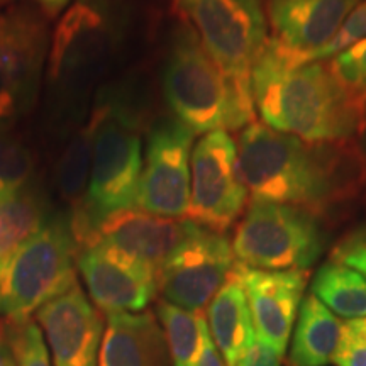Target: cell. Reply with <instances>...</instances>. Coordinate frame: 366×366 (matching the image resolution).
I'll list each match as a JSON object with an SVG mask.
<instances>
[{
  "label": "cell",
  "mask_w": 366,
  "mask_h": 366,
  "mask_svg": "<svg viewBox=\"0 0 366 366\" xmlns=\"http://www.w3.org/2000/svg\"><path fill=\"white\" fill-rule=\"evenodd\" d=\"M346 144H309L253 121L237 141L239 172L251 200L322 212L365 178L363 157Z\"/></svg>",
  "instance_id": "6da1fadb"
},
{
  "label": "cell",
  "mask_w": 366,
  "mask_h": 366,
  "mask_svg": "<svg viewBox=\"0 0 366 366\" xmlns=\"http://www.w3.org/2000/svg\"><path fill=\"white\" fill-rule=\"evenodd\" d=\"M251 92L263 124L304 143H342L365 124L366 94L342 84L329 63H294L272 38L253 65Z\"/></svg>",
  "instance_id": "7a4b0ae2"
},
{
  "label": "cell",
  "mask_w": 366,
  "mask_h": 366,
  "mask_svg": "<svg viewBox=\"0 0 366 366\" xmlns=\"http://www.w3.org/2000/svg\"><path fill=\"white\" fill-rule=\"evenodd\" d=\"M163 92L177 121L194 134L237 131L253 122L254 104L229 84L190 26L178 27L173 34Z\"/></svg>",
  "instance_id": "3957f363"
},
{
  "label": "cell",
  "mask_w": 366,
  "mask_h": 366,
  "mask_svg": "<svg viewBox=\"0 0 366 366\" xmlns=\"http://www.w3.org/2000/svg\"><path fill=\"white\" fill-rule=\"evenodd\" d=\"M127 26L122 0H75L49 39L48 80L61 104H79L107 71Z\"/></svg>",
  "instance_id": "277c9868"
},
{
  "label": "cell",
  "mask_w": 366,
  "mask_h": 366,
  "mask_svg": "<svg viewBox=\"0 0 366 366\" xmlns=\"http://www.w3.org/2000/svg\"><path fill=\"white\" fill-rule=\"evenodd\" d=\"M100 102L104 112L95 136L89 187L70 219L75 236L114 212L136 209L143 173V144L136 114L114 95H105Z\"/></svg>",
  "instance_id": "5b68a950"
},
{
  "label": "cell",
  "mask_w": 366,
  "mask_h": 366,
  "mask_svg": "<svg viewBox=\"0 0 366 366\" xmlns=\"http://www.w3.org/2000/svg\"><path fill=\"white\" fill-rule=\"evenodd\" d=\"M80 246L66 219H49L14 253L4 269L0 314L24 322L44 304L76 285Z\"/></svg>",
  "instance_id": "8992f818"
},
{
  "label": "cell",
  "mask_w": 366,
  "mask_h": 366,
  "mask_svg": "<svg viewBox=\"0 0 366 366\" xmlns=\"http://www.w3.org/2000/svg\"><path fill=\"white\" fill-rule=\"evenodd\" d=\"M177 7L229 84L254 104L251 71L268 39L262 0H177Z\"/></svg>",
  "instance_id": "52a82bcc"
},
{
  "label": "cell",
  "mask_w": 366,
  "mask_h": 366,
  "mask_svg": "<svg viewBox=\"0 0 366 366\" xmlns=\"http://www.w3.org/2000/svg\"><path fill=\"white\" fill-rule=\"evenodd\" d=\"M236 263L253 269H307L322 251V236L309 210L251 200L232 237Z\"/></svg>",
  "instance_id": "ba28073f"
},
{
  "label": "cell",
  "mask_w": 366,
  "mask_h": 366,
  "mask_svg": "<svg viewBox=\"0 0 366 366\" xmlns=\"http://www.w3.org/2000/svg\"><path fill=\"white\" fill-rule=\"evenodd\" d=\"M48 24L31 7L0 14V127L29 112L48 63Z\"/></svg>",
  "instance_id": "9c48e42d"
},
{
  "label": "cell",
  "mask_w": 366,
  "mask_h": 366,
  "mask_svg": "<svg viewBox=\"0 0 366 366\" xmlns=\"http://www.w3.org/2000/svg\"><path fill=\"white\" fill-rule=\"evenodd\" d=\"M248 195L236 141L227 131L205 134L192 151L190 221L224 234L241 217Z\"/></svg>",
  "instance_id": "30bf717a"
},
{
  "label": "cell",
  "mask_w": 366,
  "mask_h": 366,
  "mask_svg": "<svg viewBox=\"0 0 366 366\" xmlns=\"http://www.w3.org/2000/svg\"><path fill=\"white\" fill-rule=\"evenodd\" d=\"M236 264L232 244L222 232L192 221L185 239L158 272L163 300L187 310H204Z\"/></svg>",
  "instance_id": "8fae6325"
},
{
  "label": "cell",
  "mask_w": 366,
  "mask_h": 366,
  "mask_svg": "<svg viewBox=\"0 0 366 366\" xmlns=\"http://www.w3.org/2000/svg\"><path fill=\"white\" fill-rule=\"evenodd\" d=\"M194 137L177 119L149 132L136 209L159 217L189 219Z\"/></svg>",
  "instance_id": "7c38bea8"
},
{
  "label": "cell",
  "mask_w": 366,
  "mask_h": 366,
  "mask_svg": "<svg viewBox=\"0 0 366 366\" xmlns=\"http://www.w3.org/2000/svg\"><path fill=\"white\" fill-rule=\"evenodd\" d=\"M190 219L159 217L139 209L119 210L100 219L76 237L80 248L107 246L157 273L185 239Z\"/></svg>",
  "instance_id": "4fadbf2b"
},
{
  "label": "cell",
  "mask_w": 366,
  "mask_h": 366,
  "mask_svg": "<svg viewBox=\"0 0 366 366\" xmlns=\"http://www.w3.org/2000/svg\"><path fill=\"white\" fill-rule=\"evenodd\" d=\"M76 267L89 299L107 315L141 312L158 292L157 273L107 246L80 248Z\"/></svg>",
  "instance_id": "5bb4252c"
},
{
  "label": "cell",
  "mask_w": 366,
  "mask_h": 366,
  "mask_svg": "<svg viewBox=\"0 0 366 366\" xmlns=\"http://www.w3.org/2000/svg\"><path fill=\"white\" fill-rule=\"evenodd\" d=\"M36 320L54 366H99L104 317L79 283L44 304Z\"/></svg>",
  "instance_id": "9a60e30c"
},
{
  "label": "cell",
  "mask_w": 366,
  "mask_h": 366,
  "mask_svg": "<svg viewBox=\"0 0 366 366\" xmlns=\"http://www.w3.org/2000/svg\"><path fill=\"white\" fill-rule=\"evenodd\" d=\"M239 269L248 295L256 340L283 358L309 282V269L268 272L246 268L242 264H239Z\"/></svg>",
  "instance_id": "2e32d148"
},
{
  "label": "cell",
  "mask_w": 366,
  "mask_h": 366,
  "mask_svg": "<svg viewBox=\"0 0 366 366\" xmlns=\"http://www.w3.org/2000/svg\"><path fill=\"white\" fill-rule=\"evenodd\" d=\"M361 0H268L272 39L294 63H312Z\"/></svg>",
  "instance_id": "e0dca14e"
},
{
  "label": "cell",
  "mask_w": 366,
  "mask_h": 366,
  "mask_svg": "<svg viewBox=\"0 0 366 366\" xmlns=\"http://www.w3.org/2000/svg\"><path fill=\"white\" fill-rule=\"evenodd\" d=\"M99 366H168L167 342L154 314L107 315Z\"/></svg>",
  "instance_id": "ac0fdd59"
},
{
  "label": "cell",
  "mask_w": 366,
  "mask_h": 366,
  "mask_svg": "<svg viewBox=\"0 0 366 366\" xmlns=\"http://www.w3.org/2000/svg\"><path fill=\"white\" fill-rule=\"evenodd\" d=\"M205 319L210 340L221 353L224 363L226 366H237L256 342L248 295L237 263L209 302Z\"/></svg>",
  "instance_id": "d6986e66"
},
{
  "label": "cell",
  "mask_w": 366,
  "mask_h": 366,
  "mask_svg": "<svg viewBox=\"0 0 366 366\" xmlns=\"http://www.w3.org/2000/svg\"><path fill=\"white\" fill-rule=\"evenodd\" d=\"M288 366H326L340 346L342 322L314 294L302 300Z\"/></svg>",
  "instance_id": "ffe728a7"
},
{
  "label": "cell",
  "mask_w": 366,
  "mask_h": 366,
  "mask_svg": "<svg viewBox=\"0 0 366 366\" xmlns=\"http://www.w3.org/2000/svg\"><path fill=\"white\" fill-rule=\"evenodd\" d=\"M49 219L44 195L33 185L0 200V263L6 267L14 253Z\"/></svg>",
  "instance_id": "44dd1931"
},
{
  "label": "cell",
  "mask_w": 366,
  "mask_h": 366,
  "mask_svg": "<svg viewBox=\"0 0 366 366\" xmlns=\"http://www.w3.org/2000/svg\"><path fill=\"white\" fill-rule=\"evenodd\" d=\"M310 294L341 317H366V278L336 259H329L317 269Z\"/></svg>",
  "instance_id": "7402d4cb"
},
{
  "label": "cell",
  "mask_w": 366,
  "mask_h": 366,
  "mask_svg": "<svg viewBox=\"0 0 366 366\" xmlns=\"http://www.w3.org/2000/svg\"><path fill=\"white\" fill-rule=\"evenodd\" d=\"M157 314L172 366H199L205 332L209 329L202 310H187L159 300Z\"/></svg>",
  "instance_id": "603a6c76"
},
{
  "label": "cell",
  "mask_w": 366,
  "mask_h": 366,
  "mask_svg": "<svg viewBox=\"0 0 366 366\" xmlns=\"http://www.w3.org/2000/svg\"><path fill=\"white\" fill-rule=\"evenodd\" d=\"M102 102L95 104L94 111L89 121H85L76 134L71 137L68 143L65 153L61 154L58 168H56V182L58 189L63 197L70 200H79L81 202V195L86 192L90 178L92 154H94L95 136H97L99 124L102 121Z\"/></svg>",
  "instance_id": "cb8c5ba5"
},
{
  "label": "cell",
  "mask_w": 366,
  "mask_h": 366,
  "mask_svg": "<svg viewBox=\"0 0 366 366\" xmlns=\"http://www.w3.org/2000/svg\"><path fill=\"white\" fill-rule=\"evenodd\" d=\"M33 157L17 137L0 127V200L31 185Z\"/></svg>",
  "instance_id": "d4e9b609"
},
{
  "label": "cell",
  "mask_w": 366,
  "mask_h": 366,
  "mask_svg": "<svg viewBox=\"0 0 366 366\" xmlns=\"http://www.w3.org/2000/svg\"><path fill=\"white\" fill-rule=\"evenodd\" d=\"M4 327L11 342L16 366H51L43 332L33 320L6 322Z\"/></svg>",
  "instance_id": "484cf974"
},
{
  "label": "cell",
  "mask_w": 366,
  "mask_h": 366,
  "mask_svg": "<svg viewBox=\"0 0 366 366\" xmlns=\"http://www.w3.org/2000/svg\"><path fill=\"white\" fill-rule=\"evenodd\" d=\"M363 39H366V0L360 2L350 12V16L342 22L337 33L332 36V39L315 54L314 61H322V59L337 56V54L353 48L355 44H358Z\"/></svg>",
  "instance_id": "4316f807"
},
{
  "label": "cell",
  "mask_w": 366,
  "mask_h": 366,
  "mask_svg": "<svg viewBox=\"0 0 366 366\" xmlns=\"http://www.w3.org/2000/svg\"><path fill=\"white\" fill-rule=\"evenodd\" d=\"M332 365L366 366V317L342 322L341 341L332 356Z\"/></svg>",
  "instance_id": "83f0119b"
},
{
  "label": "cell",
  "mask_w": 366,
  "mask_h": 366,
  "mask_svg": "<svg viewBox=\"0 0 366 366\" xmlns=\"http://www.w3.org/2000/svg\"><path fill=\"white\" fill-rule=\"evenodd\" d=\"M329 68L351 90L366 94V39L334 56Z\"/></svg>",
  "instance_id": "f1b7e54d"
},
{
  "label": "cell",
  "mask_w": 366,
  "mask_h": 366,
  "mask_svg": "<svg viewBox=\"0 0 366 366\" xmlns=\"http://www.w3.org/2000/svg\"><path fill=\"white\" fill-rule=\"evenodd\" d=\"M331 259L356 269L366 278V231L350 236L332 251Z\"/></svg>",
  "instance_id": "f546056e"
},
{
  "label": "cell",
  "mask_w": 366,
  "mask_h": 366,
  "mask_svg": "<svg viewBox=\"0 0 366 366\" xmlns=\"http://www.w3.org/2000/svg\"><path fill=\"white\" fill-rule=\"evenodd\" d=\"M282 358L269 347L254 342V346L246 353L237 366H280Z\"/></svg>",
  "instance_id": "4dcf8cb0"
},
{
  "label": "cell",
  "mask_w": 366,
  "mask_h": 366,
  "mask_svg": "<svg viewBox=\"0 0 366 366\" xmlns=\"http://www.w3.org/2000/svg\"><path fill=\"white\" fill-rule=\"evenodd\" d=\"M199 366H226L221 353L217 351L216 345H214L212 340H210L209 329H207V332H205L204 350H202V356H200Z\"/></svg>",
  "instance_id": "1f68e13d"
},
{
  "label": "cell",
  "mask_w": 366,
  "mask_h": 366,
  "mask_svg": "<svg viewBox=\"0 0 366 366\" xmlns=\"http://www.w3.org/2000/svg\"><path fill=\"white\" fill-rule=\"evenodd\" d=\"M34 2L38 4L46 16L53 17L65 11L66 7H70L75 0H34Z\"/></svg>",
  "instance_id": "d6a6232c"
},
{
  "label": "cell",
  "mask_w": 366,
  "mask_h": 366,
  "mask_svg": "<svg viewBox=\"0 0 366 366\" xmlns=\"http://www.w3.org/2000/svg\"><path fill=\"white\" fill-rule=\"evenodd\" d=\"M0 366H16L11 342H9L6 327L0 326Z\"/></svg>",
  "instance_id": "836d02e7"
},
{
  "label": "cell",
  "mask_w": 366,
  "mask_h": 366,
  "mask_svg": "<svg viewBox=\"0 0 366 366\" xmlns=\"http://www.w3.org/2000/svg\"><path fill=\"white\" fill-rule=\"evenodd\" d=\"M4 269H6V267H4V264L0 263V287H2V277H4Z\"/></svg>",
  "instance_id": "e575fe53"
},
{
  "label": "cell",
  "mask_w": 366,
  "mask_h": 366,
  "mask_svg": "<svg viewBox=\"0 0 366 366\" xmlns=\"http://www.w3.org/2000/svg\"><path fill=\"white\" fill-rule=\"evenodd\" d=\"M11 0H0V6H4V4H9Z\"/></svg>",
  "instance_id": "d590c367"
},
{
  "label": "cell",
  "mask_w": 366,
  "mask_h": 366,
  "mask_svg": "<svg viewBox=\"0 0 366 366\" xmlns=\"http://www.w3.org/2000/svg\"><path fill=\"white\" fill-rule=\"evenodd\" d=\"M0 326H2V324H0Z\"/></svg>",
  "instance_id": "8d00e7d4"
}]
</instances>
